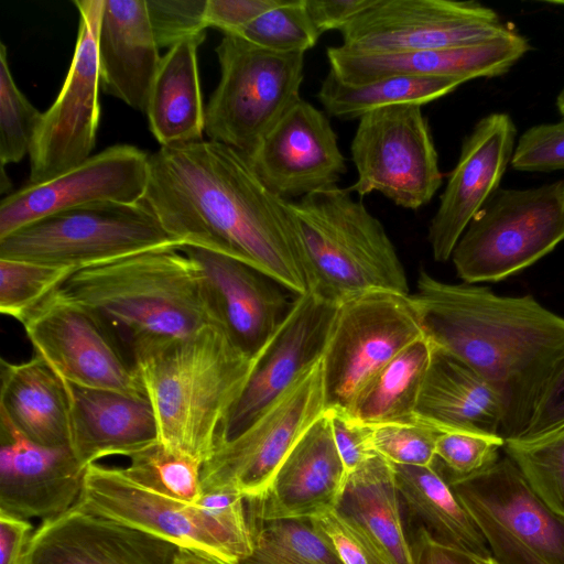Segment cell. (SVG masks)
<instances>
[{
    "label": "cell",
    "mask_w": 564,
    "mask_h": 564,
    "mask_svg": "<svg viewBox=\"0 0 564 564\" xmlns=\"http://www.w3.org/2000/svg\"><path fill=\"white\" fill-rule=\"evenodd\" d=\"M393 465L373 454L347 476L336 510L355 524L386 564H413Z\"/></svg>",
    "instance_id": "cell-30"
},
{
    "label": "cell",
    "mask_w": 564,
    "mask_h": 564,
    "mask_svg": "<svg viewBox=\"0 0 564 564\" xmlns=\"http://www.w3.org/2000/svg\"><path fill=\"white\" fill-rule=\"evenodd\" d=\"M392 465L401 500L432 538L446 545L491 555L476 522L435 465Z\"/></svg>",
    "instance_id": "cell-32"
},
{
    "label": "cell",
    "mask_w": 564,
    "mask_h": 564,
    "mask_svg": "<svg viewBox=\"0 0 564 564\" xmlns=\"http://www.w3.org/2000/svg\"><path fill=\"white\" fill-rule=\"evenodd\" d=\"M249 522L253 547L238 564H344L312 519Z\"/></svg>",
    "instance_id": "cell-35"
},
{
    "label": "cell",
    "mask_w": 564,
    "mask_h": 564,
    "mask_svg": "<svg viewBox=\"0 0 564 564\" xmlns=\"http://www.w3.org/2000/svg\"><path fill=\"white\" fill-rule=\"evenodd\" d=\"M143 203L184 246L243 261L295 296L310 291L292 202L271 192L242 152L213 140L161 147L149 155Z\"/></svg>",
    "instance_id": "cell-1"
},
{
    "label": "cell",
    "mask_w": 564,
    "mask_h": 564,
    "mask_svg": "<svg viewBox=\"0 0 564 564\" xmlns=\"http://www.w3.org/2000/svg\"><path fill=\"white\" fill-rule=\"evenodd\" d=\"M423 336L410 294L373 290L338 304L322 357L325 410L349 412L364 387Z\"/></svg>",
    "instance_id": "cell-9"
},
{
    "label": "cell",
    "mask_w": 564,
    "mask_h": 564,
    "mask_svg": "<svg viewBox=\"0 0 564 564\" xmlns=\"http://www.w3.org/2000/svg\"><path fill=\"white\" fill-rule=\"evenodd\" d=\"M74 507L230 564L200 525L192 503L141 486L123 468L89 465Z\"/></svg>",
    "instance_id": "cell-20"
},
{
    "label": "cell",
    "mask_w": 564,
    "mask_h": 564,
    "mask_svg": "<svg viewBox=\"0 0 564 564\" xmlns=\"http://www.w3.org/2000/svg\"><path fill=\"white\" fill-rule=\"evenodd\" d=\"M74 56L53 105L42 113L30 150V183H41L90 158L100 119L97 37L104 0H76Z\"/></svg>",
    "instance_id": "cell-14"
},
{
    "label": "cell",
    "mask_w": 564,
    "mask_h": 564,
    "mask_svg": "<svg viewBox=\"0 0 564 564\" xmlns=\"http://www.w3.org/2000/svg\"><path fill=\"white\" fill-rule=\"evenodd\" d=\"M433 350L425 336L412 343L364 387L349 413L368 425L414 421Z\"/></svg>",
    "instance_id": "cell-33"
},
{
    "label": "cell",
    "mask_w": 564,
    "mask_h": 564,
    "mask_svg": "<svg viewBox=\"0 0 564 564\" xmlns=\"http://www.w3.org/2000/svg\"><path fill=\"white\" fill-rule=\"evenodd\" d=\"M180 549L73 506L34 530L23 564H175Z\"/></svg>",
    "instance_id": "cell-24"
},
{
    "label": "cell",
    "mask_w": 564,
    "mask_h": 564,
    "mask_svg": "<svg viewBox=\"0 0 564 564\" xmlns=\"http://www.w3.org/2000/svg\"><path fill=\"white\" fill-rule=\"evenodd\" d=\"M510 31L496 11L475 1L375 0L340 31L339 46L358 54L444 50Z\"/></svg>",
    "instance_id": "cell-13"
},
{
    "label": "cell",
    "mask_w": 564,
    "mask_h": 564,
    "mask_svg": "<svg viewBox=\"0 0 564 564\" xmlns=\"http://www.w3.org/2000/svg\"><path fill=\"white\" fill-rule=\"evenodd\" d=\"M337 306L311 291L295 296L285 317L257 354L249 380L230 412L220 442L249 426L305 370L322 359Z\"/></svg>",
    "instance_id": "cell-17"
},
{
    "label": "cell",
    "mask_w": 564,
    "mask_h": 564,
    "mask_svg": "<svg viewBox=\"0 0 564 564\" xmlns=\"http://www.w3.org/2000/svg\"><path fill=\"white\" fill-rule=\"evenodd\" d=\"M33 532L29 520L0 512V564H23Z\"/></svg>",
    "instance_id": "cell-52"
},
{
    "label": "cell",
    "mask_w": 564,
    "mask_h": 564,
    "mask_svg": "<svg viewBox=\"0 0 564 564\" xmlns=\"http://www.w3.org/2000/svg\"><path fill=\"white\" fill-rule=\"evenodd\" d=\"M147 0H104L97 51L106 94L145 111L161 56Z\"/></svg>",
    "instance_id": "cell-27"
},
{
    "label": "cell",
    "mask_w": 564,
    "mask_h": 564,
    "mask_svg": "<svg viewBox=\"0 0 564 564\" xmlns=\"http://www.w3.org/2000/svg\"><path fill=\"white\" fill-rule=\"evenodd\" d=\"M411 296L433 347L468 366L500 397L501 437H520L564 356V317L531 295H498L476 284L440 281L424 270Z\"/></svg>",
    "instance_id": "cell-2"
},
{
    "label": "cell",
    "mask_w": 564,
    "mask_h": 564,
    "mask_svg": "<svg viewBox=\"0 0 564 564\" xmlns=\"http://www.w3.org/2000/svg\"><path fill=\"white\" fill-rule=\"evenodd\" d=\"M292 207L312 293L337 305L373 290L409 294L404 268L383 225L348 188L315 192Z\"/></svg>",
    "instance_id": "cell-5"
},
{
    "label": "cell",
    "mask_w": 564,
    "mask_h": 564,
    "mask_svg": "<svg viewBox=\"0 0 564 564\" xmlns=\"http://www.w3.org/2000/svg\"><path fill=\"white\" fill-rule=\"evenodd\" d=\"M180 250L200 269L218 324L246 354L257 356L292 305L284 288L232 257L189 245Z\"/></svg>",
    "instance_id": "cell-23"
},
{
    "label": "cell",
    "mask_w": 564,
    "mask_h": 564,
    "mask_svg": "<svg viewBox=\"0 0 564 564\" xmlns=\"http://www.w3.org/2000/svg\"><path fill=\"white\" fill-rule=\"evenodd\" d=\"M207 0H147L148 15L160 48L205 32Z\"/></svg>",
    "instance_id": "cell-44"
},
{
    "label": "cell",
    "mask_w": 564,
    "mask_h": 564,
    "mask_svg": "<svg viewBox=\"0 0 564 564\" xmlns=\"http://www.w3.org/2000/svg\"><path fill=\"white\" fill-rule=\"evenodd\" d=\"M505 438L468 429H445L436 441V462L449 470V477L474 475L498 460Z\"/></svg>",
    "instance_id": "cell-43"
},
{
    "label": "cell",
    "mask_w": 564,
    "mask_h": 564,
    "mask_svg": "<svg viewBox=\"0 0 564 564\" xmlns=\"http://www.w3.org/2000/svg\"><path fill=\"white\" fill-rule=\"evenodd\" d=\"M360 197L378 192L397 206L417 210L440 189L443 175L422 106L394 105L358 119L350 144Z\"/></svg>",
    "instance_id": "cell-11"
},
{
    "label": "cell",
    "mask_w": 564,
    "mask_h": 564,
    "mask_svg": "<svg viewBox=\"0 0 564 564\" xmlns=\"http://www.w3.org/2000/svg\"><path fill=\"white\" fill-rule=\"evenodd\" d=\"M22 325L34 355L65 382L145 395L132 362L105 327L86 311L48 295Z\"/></svg>",
    "instance_id": "cell-15"
},
{
    "label": "cell",
    "mask_w": 564,
    "mask_h": 564,
    "mask_svg": "<svg viewBox=\"0 0 564 564\" xmlns=\"http://www.w3.org/2000/svg\"><path fill=\"white\" fill-rule=\"evenodd\" d=\"M324 411L319 359L249 426L215 447L202 466V492L229 490L246 500L261 497L286 455Z\"/></svg>",
    "instance_id": "cell-12"
},
{
    "label": "cell",
    "mask_w": 564,
    "mask_h": 564,
    "mask_svg": "<svg viewBox=\"0 0 564 564\" xmlns=\"http://www.w3.org/2000/svg\"><path fill=\"white\" fill-rule=\"evenodd\" d=\"M11 188V182L9 176H7L4 165H1V174H0V193L4 194Z\"/></svg>",
    "instance_id": "cell-54"
},
{
    "label": "cell",
    "mask_w": 564,
    "mask_h": 564,
    "mask_svg": "<svg viewBox=\"0 0 564 564\" xmlns=\"http://www.w3.org/2000/svg\"><path fill=\"white\" fill-rule=\"evenodd\" d=\"M415 415L441 430L468 429L501 436L505 409L498 393L478 373L434 348Z\"/></svg>",
    "instance_id": "cell-28"
},
{
    "label": "cell",
    "mask_w": 564,
    "mask_h": 564,
    "mask_svg": "<svg viewBox=\"0 0 564 564\" xmlns=\"http://www.w3.org/2000/svg\"><path fill=\"white\" fill-rule=\"evenodd\" d=\"M453 77L389 76L361 84H347L330 70L322 82L317 98L338 119H359L365 113L403 104L424 105L460 86Z\"/></svg>",
    "instance_id": "cell-34"
},
{
    "label": "cell",
    "mask_w": 564,
    "mask_h": 564,
    "mask_svg": "<svg viewBox=\"0 0 564 564\" xmlns=\"http://www.w3.org/2000/svg\"><path fill=\"white\" fill-rule=\"evenodd\" d=\"M0 413L37 444L69 447L66 382L36 355L22 362L1 359Z\"/></svg>",
    "instance_id": "cell-29"
},
{
    "label": "cell",
    "mask_w": 564,
    "mask_h": 564,
    "mask_svg": "<svg viewBox=\"0 0 564 564\" xmlns=\"http://www.w3.org/2000/svg\"><path fill=\"white\" fill-rule=\"evenodd\" d=\"M66 388L70 410L69 447L83 467L108 456L129 457L158 441L155 414L145 395L67 382Z\"/></svg>",
    "instance_id": "cell-26"
},
{
    "label": "cell",
    "mask_w": 564,
    "mask_h": 564,
    "mask_svg": "<svg viewBox=\"0 0 564 564\" xmlns=\"http://www.w3.org/2000/svg\"><path fill=\"white\" fill-rule=\"evenodd\" d=\"M205 37V32L188 37L161 58L145 109L149 128L161 147L203 140L205 108L197 48Z\"/></svg>",
    "instance_id": "cell-31"
},
{
    "label": "cell",
    "mask_w": 564,
    "mask_h": 564,
    "mask_svg": "<svg viewBox=\"0 0 564 564\" xmlns=\"http://www.w3.org/2000/svg\"><path fill=\"white\" fill-rule=\"evenodd\" d=\"M281 0H207L205 19L208 28L235 34Z\"/></svg>",
    "instance_id": "cell-49"
},
{
    "label": "cell",
    "mask_w": 564,
    "mask_h": 564,
    "mask_svg": "<svg viewBox=\"0 0 564 564\" xmlns=\"http://www.w3.org/2000/svg\"><path fill=\"white\" fill-rule=\"evenodd\" d=\"M256 357L219 324L138 347L132 364L155 414L158 441L204 464L220 442Z\"/></svg>",
    "instance_id": "cell-3"
},
{
    "label": "cell",
    "mask_w": 564,
    "mask_h": 564,
    "mask_svg": "<svg viewBox=\"0 0 564 564\" xmlns=\"http://www.w3.org/2000/svg\"><path fill=\"white\" fill-rule=\"evenodd\" d=\"M510 163L519 171L564 170V118L528 129L520 137Z\"/></svg>",
    "instance_id": "cell-45"
},
{
    "label": "cell",
    "mask_w": 564,
    "mask_h": 564,
    "mask_svg": "<svg viewBox=\"0 0 564 564\" xmlns=\"http://www.w3.org/2000/svg\"><path fill=\"white\" fill-rule=\"evenodd\" d=\"M410 543L413 564H498L491 555L443 544L421 525Z\"/></svg>",
    "instance_id": "cell-50"
},
{
    "label": "cell",
    "mask_w": 564,
    "mask_h": 564,
    "mask_svg": "<svg viewBox=\"0 0 564 564\" xmlns=\"http://www.w3.org/2000/svg\"><path fill=\"white\" fill-rule=\"evenodd\" d=\"M516 133L507 113H491L479 120L464 140L429 226L427 239L435 261L451 259L469 223L498 189L514 151Z\"/></svg>",
    "instance_id": "cell-19"
},
{
    "label": "cell",
    "mask_w": 564,
    "mask_h": 564,
    "mask_svg": "<svg viewBox=\"0 0 564 564\" xmlns=\"http://www.w3.org/2000/svg\"><path fill=\"white\" fill-rule=\"evenodd\" d=\"M123 471L135 482L169 498L192 503L202 495L203 464L167 449L159 441L128 457Z\"/></svg>",
    "instance_id": "cell-37"
},
{
    "label": "cell",
    "mask_w": 564,
    "mask_h": 564,
    "mask_svg": "<svg viewBox=\"0 0 564 564\" xmlns=\"http://www.w3.org/2000/svg\"><path fill=\"white\" fill-rule=\"evenodd\" d=\"M503 451L536 496L564 516V425L533 438L505 440Z\"/></svg>",
    "instance_id": "cell-36"
},
{
    "label": "cell",
    "mask_w": 564,
    "mask_h": 564,
    "mask_svg": "<svg viewBox=\"0 0 564 564\" xmlns=\"http://www.w3.org/2000/svg\"><path fill=\"white\" fill-rule=\"evenodd\" d=\"M182 246L143 202L97 204L53 214L0 238V259L77 271Z\"/></svg>",
    "instance_id": "cell-6"
},
{
    "label": "cell",
    "mask_w": 564,
    "mask_h": 564,
    "mask_svg": "<svg viewBox=\"0 0 564 564\" xmlns=\"http://www.w3.org/2000/svg\"><path fill=\"white\" fill-rule=\"evenodd\" d=\"M564 240V181L498 188L467 226L451 259L464 283L497 282L532 265Z\"/></svg>",
    "instance_id": "cell-8"
},
{
    "label": "cell",
    "mask_w": 564,
    "mask_h": 564,
    "mask_svg": "<svg viewBox=\"0 0 564 564\" xmlns=\"http://www.w3.org/2000/svg\"><path fill=\"white\" fill-rule=\"evenodd\" d=\"M220 79L205 108V132L246 155L297 102L304 53H280L237 34L216 47Z\"/></svg>",
    "instance_id": "cell-7"
},
{
    "label": "cell",
    "mask_w": 564,
    "mask_h": 564,
    "mask_svg": "<svg viewBox=\"0 0 564 564\" xmlns=\"http://www.w3.org/2000/svg\"><path fill=\"white\" fill-rule=\"evenodd\" d=\"M149 154L117 144L47 181L31 184L0 202V238L44 217L97 204L143 202Z\"/></svg>",
    "instance_id": "cell-16"
},
{
    "label": "cell",
    "mask_w": 564,
    "mask_h": 564,
    "mask_svg": "<svg viewBox=\"0 0 564 564\" xmlns=\"http://www.w3.org/2000/svg\"><path fill=\"white\" fill-rule=\"evenodd\" d=\"M192 506L200 525L230 564H238L251 553L252 531L242 496L229 490L203 491Z\"/></svg>",
    "instance_id": "cell-38"
},
{
    "label": "cell",
    "mask_w": 564,
    "mask_h": 564,
    "mask_svg": "<svg viewBox=\"0 0 564 564\" xmlns=\"http://www.w3.org/2000/svg\"><path fill=\"white\" fill-rule=\"evenodd\" d=\"M175 564H227L212 556L193 552L186 549H180Z\"/></svg>",
    "instance_id": "cell-53"
},
{
    "label": "cell",
    "mask_w": 564,
    "mask_h": 564,
    "mask_svg": "<svg viewBox=\"0 0 564 564\" xmlns=\"http://www.w3.org/2000/svg\"><path fill=\"white\" fill-rule=\"evenodd\" d=\"M346 481L324 411L286 455L265 492L246 500L249 521L314 519L337 508Z\"/></svg>",
    "instance_id": "cell-22"
},
{
    "label": "cell",
    "mask_w": 564,
    "mask_h": 564,
    "mask_svg": "<svg viewBox=\"0 0 564 564\" xmlns=\"http://www.w3.org/2000/svg\"><path fill=\"white\" fill-rule=\"evenodd\" d=\"M50 296L89 313L131 362L147 343L218 324L200 269L180 249L77 270Z\"/></svg>",
    "instance_id": "cell-4"
},
{
    "label": "cell",
    "mask_w": 564,
    "mask_h": 564,
    "mask_svg": "<svg viewBox=\"0 0 564 564\" xmlns=\"http://www.w3.org/2000/svg\"><path fill=\"white\" fill-rule=\"evenodd\" d=\"M235 34L270 51L304 54L322 35L307 13L305 0H281Z\"/></svg>",
    "instance_id": "cell-40"
},
{
    "label": "cell",
    "mask_w": 564,
    "mask_h": 564,
    "mask_svg": "<svg viewBox=\"0 0 564 564\" xmlns=\"http://www.w3.org/2000/svg\"><path fill=\"white\" fill-rule=\"evenodd\" d=\"M516 31L475 45L387 54L327 47L329 70L341 82L361 84L389 76L453 77L464 82L507 73L528 51Z\"/></svg>",
    "instance_id": "cell-25"
},
{
    "label": "cell",
    "mask_w": 564,
    "mask_h": 564,
    "mask_svg": "<svg viewBox=\"0 0 564 564\" xmlns=\"http://www.w3.org/2000/svg\"><path fill=\"white\" fill-rule=\"evenodd\" d=\"M247 158L263 184L286 200L338 186L347 171L327 116L302 98Z\"/></svg>",
    "instance_id": "cell-18"
},
{
    "label": "cell",
    "mask_w": 564,
    "mask_h": 564,
    "mask_svg": "<svg viewBox=\"0 0 564 564\" xmlns=\"http://www.w3.org/2000/svg\"><path fill=\"white\" fill-rule=\"evenodd\" d=\"M75 270L0 259V312L21 324Z\"/></svg>",
    "instance_id": "cell-39"
},
{
    "label": "cell",
    "mask_w": 564,
    "mask_h": 564,
    "mask_svg": "<svg viewBox=\"0 0 564 564\" xmlns=\"http://www.w3.org/2000/svg\"><path fill=\"white\" fill-rule=\"evenodd\" d=\"M325 411L329 416L333 437L348 476L376 454L371 445L372 425L362 423L341 408Z\"/></svg>",
    "instance_id": "cell-46"
},
{
    "label": "cell",
    "mask_w": 564,
    "mask_h": 564,
    "mask_svg": "<svg viewBox=\"0 0 564 564\" xmlns=\"http://www.w3.org/2000/svg\"><path fill=\"white\" fill-rule=\"evenodd\" d=\"M553 3H558L564 6V1H554Z\"/></svg>",
    "instance_id": "cell-56"
},
{
    "label": "cell",
    "mask_w": 564,
    "mask_h": 564,
    "mask_svg": "<svg viewBox=\"0 0 564 564\" xmlns=\"http://www.w3.org/2000/svg\"><path fill=\"white\" fill-rule=\"evenodd\" d=\"M312 520L330 539L344 564H386L358 528L336 509Z\"/></svg>",
    "instance_id": "cell-47"
},
{
    "label": "cell",
    "mask_w": 564,
    "mask_h": 564,
    "mask_svg": "<svg viewBox=\"0 0 564 564\" xmlns=\"http://www.w3.org/2000/svg\"><path fill=\"white\" fill-rule=\"evenodd\" d=\"M563 425L564 356L544 386L525 431L518 438H533Z\"/></svg>",
    "instance_id": "cell-48"
},
{
    "label": "cell",
    "mask_w": 564,
    "mask_h": 564,
    "mask_svg": "<svg viewBox=\"0 0 564 564\" xmlns=\"http://www.w3.org/2000/svg\"><path fill=\"white\" fill-rule=\"evenodd\" d=\"M556 105L560 112L564 116V87L557 96Z\"/></svg>",
    "instance_id": "cell-55"
},
{
    "label": "cell",
    "mask_w": 564,
    "mask_h": 564,
    "mask_svg": "<svg viewBox=\"0 0 564 564\" xmlns=\"http://www.w3.org/2000/svg\"><path fill=\"white\" fill-rule=\"evenodd\" d=\"M446 480L498 564H564V516L536 496L509 457Z\"/></svg>",
    "instance_id": "cell-10"
},
{
    "label": "cell",
    "mask_w": 564,
    "mask_h": 564,
    "mask_svg": "<svg viewBox=\"0 0 564 564\" xmlns=\"http://www.w3.org/2000/svg\"><path fill=\"white\" fill-rule=\"evenodd\" d=\"M85 470L70 447L37 444L0 413V512L56 518L76 503Z\"/></svg>",
    "instance_id": "cell-21"
},
{
    "label": "cell",
    "mask_w": 564,
    "mask_h": 564,
    "mask_svg": "<svg viewBox=\"0 0 564 564\" xmlns=\"http://www.w3.org/2000/svg\"><path fill=\"white\" fill-rule=\"evenodd\" d=\"M42 113L15 85L7 47L0 43V163L20 162L30 154Z\"/></svg>",
    "instance_id": "cell-41"
},
{
    "label": "cell",
    "mask_w": 564,
    "mask_h": 564,
    "mask_svg": "<svg viewBox=\"0 0 564 564\" xmlns=\"http://www.w3.org/2000/svg\"><path fill=\"white\" fill-rule=\"evenodd\" d=\"M375 0H305L307 13L317 29L324 32L343 31Z\"/></svg>",
    "instance_id": "cell-51"
},
{
    "label": "cell",
    "mask_w": 564,
    "mask_h": 564,
    "mask_svg": "<svg viewBox=\"0 0 564 564\" xmlns=\"http://www.w3.org/2000/svg\"><path fill=\"white\" fill-rule=\"evenodd\" d=\"M441 429L416 416L414 421L372 425L373 451L394 465H435Z\"/></svg>",
    "instance_id": "cell-42"
}]
</instances>
